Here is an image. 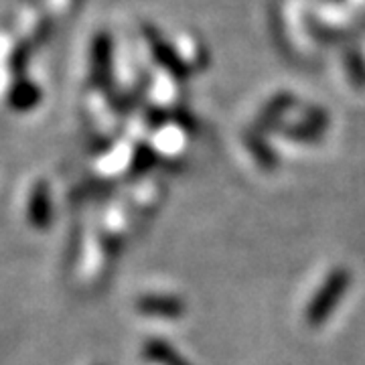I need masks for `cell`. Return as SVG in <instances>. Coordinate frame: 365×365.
<instances>
[{"instance_id": "1", "label": "cell", "mask_w": 365, "mask_h": 365, "mask_svg": "<svg viewBox=\"0 0 365 365\" xmlns=\"http://www.w3.org/2000/svg\"><path fill=\"white\" fill-rule=\"evenodd\" d=\"M90 79L93 88L108 91L114 81V43L108 33H100L91 43Z\"/></svg>"}, {"instance_id": "2", "label": "cell", "mask_w": 365, "mask_h": 365, "mask_svg": "<svg viewBox=\"0 0 365 365\" xmlns=\"http://www.w3.org/2000/svg\"><path fill=\"white\" fill-rule=\"evenodd\" d=\"M144 39L148 43V49H150V53H153V57H155V61H157L158 66L163 67V69H167L170 76L175 79H179V81L189 79V76H191L189 66L182 61L181 55L175 51V47L167 43V39L160 35L158 29L144 25Z\"/></svg>"}, {"instance_id": "3", "label": "cell", "mask_w": 365, "mask_h": 365, "mask_svg": "<svg viewBox=\"0 0 365 365\" xmlns=\"http://www.w3.org/2000/svg\"><path fill=\"white\" fill-rule=\"evenodd\" d=\"M41 102V90L37 83H33L31 79L14 78V83L9 91V106L16 112H29Z\"/></svg>"}, {"instance_id": "4", "label": "cell", "mask_w": 365, "mask_h": 365, "mask_svg": "<svg viewBox=\"0 0 365 365\" xmlns=\"http://www.w3.org/2000/svg\"><path fill=\"white\" fill-rule=\"evenodd\" d=\"M345 69L357 88H365V61L361 53L349 51V55L345 57Z\"/></svg>"}, {"instance_id": "5", "label": "cell", "mask_w": 365, "mask_h": 365, "mask_svg": "<svg viewBox=\"0 0 365 365\" xmlns=\"http://www.w3.org/2000/svg\"><path fill=\"white\" fill-rule=\"evenodd\" d=\"M29 59H31V49H29L26 45H21V47H16V49L11 53L9 66H11V71H13L14 78H23V76H25Z\"/></svg>"}]
</instances>
